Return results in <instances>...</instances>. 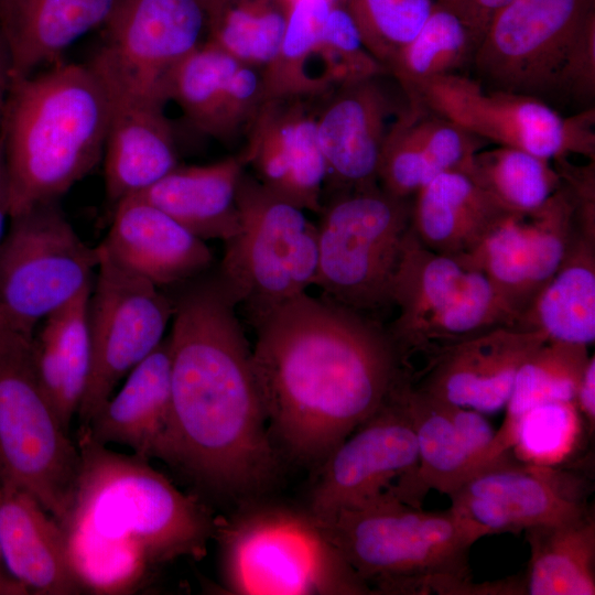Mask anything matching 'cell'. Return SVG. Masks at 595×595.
<instances>
[{"label": "cell", "mask_w": 595, "mask_h": 595, "mask_svg": "<svg viewBox=\"0 0 595 595\" xmlns=\"http://www.w3.org/2000/svg\"><path fill=\"white\" fill-rule=\"evenodd\" d=\"M252 368L275 447L303 465L376 413L409 375L377 318L306 292L256 326Z\"/></svg>", "instance_id": "6da1fadb"}, {"label": "cell", "mask_w": 595, "mask_h": 595, "mask_svg": "<svg viewBox=\"0 0 595 595\" xmlns=\"http://www.w3.org/2000/svg\"><path fill=\"white\" fill-rule=\"evenodd\" d=\"M172 300L171 403L156 458L212 494L251 499L275 480L280 457L236 305L216 277Z\"/></svg>", "instance_id": "7a4b0ae2"}, {"label": "cell", "mask_w": 595, "mask_h": 595, "mask_svg": "<svg viewBox=\"0 0 595 595\" xmlns=\"http://www.w3.org/2000/svg\"><path fill=\"white\" fill-rule=\"evenodd\" d=\"M80 472L62 526L74 570L95 593L134 587L156 565L206 553L217 519L148 459L108 448L78 428Z\"/></svg>", "instance_id": "3957f363"}, {"label": "cell", "mask_w": 595, "mask_h": 595, "mask_svg": "<svg viewBox=\"0 0 595 595\" xmlns=\"http://www.w3.org/2000/svg\"><path fill=\"white\" fill-rule=\"evenodd\" d=\"M110 116L89 64L58 62L12 80L0 126L9 218L57 201L96 167Z\"/></svg>", "instance_id": "277c9868"}, {"label": "cell", "mask_w": 595, "mask_h": 595, "mask_svg": "<svg viewBox=\"0 0 595 595\" xmlns=\"http://www.w3.org/2000/svg\"><path fill=\"white\" fill-rule=\"evenodd\" d=\"M317 521L372 594H495L469 567L472 545L488 533L451 507L424 511L388 494Z\"/></svg>", "instance_id": "5b68a950"}, {"label": "cell", "mask_w": 595, "mask_h": 595, "mask_svg": "<svg viewBox=\"0 0 595 595\" xmlns=\"http://www.w3.org/2000/svg\"><path fill=\"white\" fill-rule=\"evenodd\" d=\"M226 589L241 595H369L315 517L278 505L217 520Z\"/></svg>", "instance_id": "8992f818"}, {"label": "cell", "mask_w": 595, "mask_h": 595, "mask_svg": "<svg viewBox=\"0 0 595 595\" xmlns=\"http://www.w3.org/2000/svg\"><path fill=\"white\" fill-rule=\"evenodd\" d=\"M239 230L225 242L216 275L253 327L314 284L317 226L304 209L244 172L237 188Z\"/></svg>", "instance_id": "52a82bcc"}, {"label": "cell", "mask_w": 595, "mask_h": 595, "mask_svg": "<svg viewBox=\"0 0 595 595\" xmlns=\"http://www.w3.org/2000/svg\"><path fill=\"white\" fill-rule=\"evenodd\" d=\"M321 296L377 318L393 306L396 277L411 230V201L379 184L331 194L320 212Z\"/></svg>", "instance_id": "ba28073f"}, {"label": "cell", "mask_w": 595, "mask_h": 595, "mask_svg": "<svg viewBox=\"0 0 595 595\" xmlns=\"http://www.w3.org/2000/svg\"><path fill=\"white\" fill-rule=\"evenodd\" d=\"M30 340L0 329V488L28 491L63 526L82 458L40 386Z\"/></svg>", "instance_id": "9c48e42d"}, {"label": "cell", "mask_w": 595, "mask_h": 595, "mask_svg": "<svg viewBox=\"0 0 595 595\" xmlns=\"http://www.w3.org/2000/svg\"><path fill=\"white\" fill-rule=\"evenodd\" d=\"M398 315L387 328L404 367L445 347L504 325L517 311L478 270L461 257L434 252L410 230L396 277Z\"/></svg>", "instance_id": "30bf717a"}, {"label": "cell", "mask_w": 595, "mask_h": 595, "mask_svg": "<svg viewBox=\"0 0 595 595\" xmlns=\"http://www.w3.org/2000/svg\"><path fill=\"white\" fill-rule=\"evenodd\" d=\"M99 261L57 201L9 218L0 242V307L10 327L32 336L48 314L93 284Z\"/></svg>", "instance_id": "8fae6325"}, {"label": "cell", "mask_w": 595, "mask_h": 595, "mask_svg": "<svg viewBox=\"0 0 595 595\" xmlns=\"http://www.w3.org/2000/svg\"><path fill=\"white\" fill-rule=\"evenodd\" d=\"M402 90L407 99L496 145L548 161L571 154L595 160L594 107L563 117L541 98L486 88L461 74L418 82Z\"/></svg>", "instance_id": "7c38bea8"}, {"label": "cell", "mask_w": 595, "mask_h": 595, "mask_svg": "<svg viewBox=\"0 0 595 595\" xmlns=\"http://www.w3.org/2000/svg\"><path fill=\"white\" fill-rule=\"evenodd\" d=\"M102 29L88 64L111 101L166 104L167 76L203 43L207 14L201 0H121Z\"/></svg>", "instance_id": "4fadbf2b"}, {"label": "cell", "mask_w": 595, "mask_h": 595, "mask_svg": "<svg viewBox=\"0 0 595 595\" xmlns=\"http://www.w3.org/2000/svg\"><path fill=\"white\" fill-rule=\"evenodd\" d=\"M98 256L88 300L90 370L77 413L79 426L88 424L119 381L162 343L174 313L173 300L159 286Z\"/></svg>", "instance_id": "5bb4252c"}, {"label": "cell", "mask_w": 595, "mask_h": 595, "mask_svg": "<svg viewBox=\"0 0 595 595\" xmlns=\"http://www.w3.org/2000/svg\"><path fill=\"white\" fill-rule=\"evenodd\" d=\"M595 0H511L488 23L470 65L486 88L542 96Z\"/></svg>", "instance_id": "9a60e30c"}, {"label": "cell", "mask_w": 595, "mask_h": 595, "mask_svg": "<svg viewBox=\"0 0 595 595\" xmlns=\"http://www.w3.org/2000/svg\"><path fill=\"white\" fill-rule=\"evenodd\" d=\"M408 378L320 466L307 508L315 519L325 520L340 510L375 502L414 473L419 461L416 436L403 397Z\"/></svg>", "instance_id": "2e32d148"}, {"label": "cell", "mask_w": 595, "mask_h": 595, "mask_svg": "<svg viewBox=\"0 0 595 595\" xmlns=\"http://www.w3.org/2000/svg\"><path fill=\"white\" fill-rule=\"evenodd\" d=\"M582 232L576 197L563 182L541 208L506 213L461 258L480 271L519 316L558 271Z\"/></svg>", "instance_id": "e0dca14e"}, {"label": "cell", "mask_w": 595, "mask_h": 595, "mask_svg": "<svg viewBox=\"0 0 595 595\" xmlns=\"http://www.w3.org/2000/svg\"><path fill=\"white\" fill-rule=\"evenodd\" d=\"M589 484L563 465L508 458L469 477L448 495L451 508L488 534L581 518L591 511Z\"/></svg>", "instance_id": "ac0fdd59"}, {"label": "cell", "mask_w": 595, "mask_h": 595, "mask_svg": "<svg viewBox=\"0 0 595 595\" xmlns=\"http://www.w3.org/2000/svg\"><path fill=\"white\" fill-rule=\"evenodd\" d=\"M323 97L264 99L246 131L241 152L262 185L315 213L322 210L327 180L316 126Z\"/></svg>", "instance_id": "d6986e66"}, {"label": "cell", "mask_w": 595, "mask_h": 595, "mask_svg": "<svg viewBox=\"0 0 595 595\" xmlns=\"http://www.w3.org/2000/svg\"><path fill=\"white\" fill-rule=\"evenodd\" d=\"M547 340L536 331L498 326L436 353L411 380L445 403L494 413L505 408L524 360Z\"/></svg>", "instance_id": "ffe728a7"}, {"label": "cell", "mask_w": 595, "mask_h": 595, "mask_svg": "<svg viewBox=\"0 0 595 595\" xmlns=\"http://www.w3.org/2000/svg\"><path fill=\"white\" fill-rule=\"evenodd\" d=\"M165 94L194 129L228 142L264 100L262 72L205 41L171 71Z\"/></svg>", "instance_id": "44dd1931"}, {"label": "cell", "mask_w": 595, "mask_h": 595, "mask_svg": "<svg viewBox=\"0 0 595 595\" xmlns=\"http://www.w3.org/2000/svg\"><path fill=\"white\" fill-rule=\"evenodd\" d=\"M379 76L344 84L320 104L316 126L331 194L378 184L392 100ZM396 119V118H394Z\"/></svg>", "instance_id": "7402d4cb"}, {"label": "cell", "mask_w": 595, "mask_h": 595, "mask_svg": "<svg viewBox=\"0 0 595 595\" xmlns=\"http://www.w3.org/2000/svg\"><path fill=\"white\" fill-rule=\"evenodd\" d=\"M100 253L159 288L193 280L214 257L206 242L138 195L113 207Z\"/></svg>", "instance_id": "603a6c76"}, {"label": "cell", "mask_w": 595, "mask_h": 595, "mask_svg": "<svg viewBox=\"0 0 595 595\" xmlns=\"http://www.w3.org/2000/svg\"><path fill=\"white\" fill-rule=\"evenodd\" d=\"M0 549L7 570L29 594L87 591L72 565L63 527L28 491L0 488Z\"/></svg>", "instance_id": "cb8c5ba5"}, {"label": "cell", "mask_w": 595, "mask_h": 595, "mask_svg": "<svg viewBox=\"0 0 595 595\" xmlns=\"http://www.w3.org/2000/svg\"><path fill=\"white\" fill-rule=\"evenodd\" d=\"M121 0H0V33L12 80L61 62L88 32L104 28Z\"/></svg>", "instance_id": "d4e9b609"}, {"label": "cell", "mask_w": 595, "mask_h": 595, "mask_svg": "<svg viewBox=\"0 0 595 595\" xmlns=\"http://www.w3.org/2000/svg\"><path fill=\"white\" fill-rule=\"evenodd\" d=\"M165 104L111 101L104 150L105 188L110 204L136 195L178 165Z\"/></svg>", "instance_id": "484cf974"}, {"label": "cell", "mask_w": 595, "mask_h": 595, "mask_svg": "<svg viewBox=\"0 0 595 595\" xmlns=\"http://www.w3.org/2000/svg\"><path fill=\"white\" fill-rule=\"evenodd\" d=\"M171 403L170 345L162 343L127 376L84 428L102 445L129 447L144 459L156 457Z\"/></svg>", "instance_id": "4316f807"}, {"label": "cell", "mask_w": 595, "mask_h": 595, "mask_svg": "<svg viewBox=\"0 0 595 595\" xmlns=\"http://www.w3.org/2000/svg\"><path fill=\"white\" fill-rule=\"evenodd\" d=\"M411 202V230L428 249L463 257L507 210L467 172H443L422 186Z\"/></svg>", "instance_id": "83f0119b"}, {"label": "cell", "mask_w": 595, "mask_h": 595, "mask_svg": "<svg viewBox=\"0 0 595 595\" xmlns=\"http://www.w3.org/2000/svg\"><path fill=\"white\" fill-rule=\"evenodd\" d=\"M247 167L241 153L193 166H180L136 194L202 240H228L239 230L237 188Z\"/></svg>", "instance_id": "f1b7e54d"}, {"label": "cell", "mask_w": 595, "mask_h": 595, "mask_svg": "<svg viewBox=\"0 0 595 595\" xmlns=\"http://www.w3.org/2000/svg\"><path fill=\"white\" fill-rule=\"evenodd\" d=\"M91 285L41 321L30 340L40 386L67 432L90 370L87 312Z\"/></svg>", "instance_id": "f546056e"}, {"label": "cell", "mask_w": 595, "mask_h": 595, "mask_svg": "<svg viewBox=\"0 0 595 595\" xmlns=\"http://www.w3.org/2000/svg\"><path fill=\"white\" fill-rule=\"evenodd\" d=\"M516 325L547 340L589 346L595 340V234L582 232Z\"/></svg>", "instance_id": "4dcf8cb0"}, {"label": "cell", "mask_w": 595, "mask_h": 595, "mask_svg": "<svg viewBox=\"0 0 595 595\" xmlns=\"http://www.w3.org/2000/svg\"><path fill=\"white\" fill-rule=\"evenodd\" d=\"M403 397L416 436L419 461L414 473L396 485L391 494L411 507L421 508L431 489L448 496L478 468L442 401L416 389L410 378L404 381Z\"/></svg>", "instance_id": "1f68e13d"}, {"label": "cell", "mask_w": 595, "mask_h": 595, "mask_svg": "<svg viewBox=\"0 0 595 595\" xmlns=\"http://www.w3.org/2000/svg\"><path fill=\"white\" fill-rule=\"evenodd\" d=\"M530 558L524 576L529 595L595 594L594 512L524 530Z\"/></svg>", "instance_id": "d6a6232c"}, {"label": "cell", "mask_w": 595, "mask_h": 595, "mask_svg": "<svg viewBox=\"0 0 595 595\" xmlns=\"http://www.w3.org/2000/svg\"><path fill=\"white\" fill-rule=\"evenodd\" d=\"M589 356L586 345L545 340L524 360L505 405V419L495 432L493 462L511 455L512 432L526 411L545 402H574Z\"/></svg>", "instance_id": "836d02e7"}, {"label": "cell", "mask_w": 595, "mask_h": 595, "mask_svg": "<svg viewBox=\"0 0 595 595\" xmlns=\"http://www.w3.org/2000/svg\"><path fill=\"white\" fill-rule=\"evenodd\" d=\"M293 0H214L206 41L261 72L274 60Z\"/></svg>", "instance_id": "e575fe53"}, {"label": "cell", "mask_w": 595, "mask_h": 595, "mask_svg": "<svg viewBox=\"0 0 595 595\" xmlns=\"http://www.w3.org/2000/svg\"><path fill=\"white\" fill-rule=\"evenodd\" d=\"M335 0H293L274 60L262 71L264 99L323 97L327 93L318 43Z\"/></svg>", "instance_id": "d590c367"}, {"label": "cell", "mask_w": 595, "mask_h": 595, "mask_svg": "<svg viewBox=\"0 0 595 595\" xmlns=\"http://www.w3.org/2000/svg\"><path fill=\"white\" fill-rule=\"evenodd\" d=\"M464 171L513 213L541 208L563 185L551 161L504 145L480 149Z\"/></svg>", "instance_id": "8d00e7d4"}, {"label": "cell", "mask_w": 595, "mask_h": 595, "mask_svg": "<svg viewBox=\"0 0 595 595\" xmlns=\"http://www.w3.org/2000/svg\"><path fill=\"white\" fill-rule=\"evenodd\" d=\"M479 37L445 4L435 6L414 37L390 65L401 88L434 77L458 74L470 64Z\"/></svg>", "instance_id": "74e56055"}, {"label": "cell", "mask_w": 595, "mask_h": 595, "mask_svg": "<svg viewBox=\"0 0 595 595\" xmlns=\"http://www.w3.org/2000/svg\"><path fill=\"white\" fill-rule=\"evenodd\" d=\"M584 434L588 436L574 402H545L519 418L511 452L523 463L563 465L580 448Z\"/></svg>", "instance_id": "f35d334b"}, {"label": "cell", "mask_w": 595, "mask_h": 595, "mask_svg": "<svg viewBox=\"0 0 595 595\" xmlns=\"http://www.w3.org/2000/svg\"><path fill=\"white\" fill-rule=\"evenodd\" d=\"M435 0H344L368 52L387 69L431 14Z\"/></svg>", "instance_id": "ab89813d"}, {"label": "cell", "mask_w": 595, "mask_h": 595, "mask_svg": "<svg viewBox=\"0 0 595 595\" xmlns=\"http://www.w3.org/2000/svg\"><path fill=\"white\" fill-rule=\"evenodd\" d=\"M325 82L331 90L348 83L380 76L387 69L368 52L343 2L335 1L318 44Z\"/></svg>", "instance_id": "60d3db41"}, {"label": "cell", "mask_w": 595, "mask_h": 595, "mask_svg": "<svg viewBox=\"0 0 595 595\" xmlns=\"http://www.w3.org/2000/svg\"><path fill=\"white\" fill-rule=\"evenodd\" d=\"M553 91L573 101L594 107L595 98V10L584 20L556 73Z\"/></svg>", "instance_id": "b9f144b4"}, {"label": "cell", "mask_w": 595, "mask_h": 595, "mask_svg": "<svg viewBox=\"0 0 595 595\" xmlns=\"http://www.w3.org/2000/svg\"><path fill=\"white\" fill-rule=\"evenodd\" d=\"M510 1L511 0H448L443 2V4L459 15L474 30L480 41L495 13Z\"/></svg>", "instance_id": "7bdbcfd3"}, {"label": "cell", "mask_w": 595, "mask_h": 595, "mask_svg": "<svg viewBox=\"0 0 595 595\" xmlns=\"http://www.w3.org/2000/svg\"><path fill=\"white\" fill-rule=\"evenodd\" d=\"M574 403L583 419L588 436L595 430V357L589 356L581 377Z\"/></svg>", "instance_id": "ee69618b"}, {"label": "cell", "mask_w": 595, "mask_h": 595, "mask_svg": "<svg viewBox=\"0 0 595 595\" xmlns=\"http://www.w3.org/2000/svg\"><path fill=\"white\" fill-rule=\"evenodd\" d=\"M8 219H9L8 187H7L4 158H3V144H2V137L0 133V242L7 231Z\"/></svg>", "instance_id": "f6af8a7d"}, {"label": "cell", "mask_w": 595, "mask_h": 595, "mask_svg": "<svg viewBox=\"0 0 595 595\" xmlns=\"http://www.w3.org/2000/svg\"><path fill=\"white\" fill-rule=\"evenodd\" d=\"M28 589L7 570L0 549V595H28Z\"/></svg>", "instance_id": "bcb514c9"}, {"label": "cell", "mask_w": 595, "mask_h": 595, "mask_svg": "<svg viewBox=\"0 0 595 595\" xmlns=\"http://www.w3.org/2000/svg\"><path fill=\"white\" fill-rule=\"evenodd\" d=\"M8 326H10V325L8 324V321H7L2 310L0 307V329H2L4 327H8Z\"/></svg>", "instance_id": "7dc6e473"}, {"label": "cell", "mask_w": 595, "mask_h": 595, "mask_svg": "<svg viewBox=\"0 0 595 595\" xmlns=\"http://www.w3.org/2000/svg\"><path fill=\"white\" fill-rule=\"evenodd\" d=\"M4 105H6V101L0 102V126H1V120H2V116H3Z\"/></svg>", "instance_id": "c3c4849f"}, {"label": "cell", "mask_w": 595, "mask_h": 595, "mask_svg": "<svg viewBox=\"0 0 595 595\" xmlns=\"http://www.w3.org/2000/svg\"><path fill=\"white\" fill-rule=\"evenodd\" d=\"M213 1H214V0H202V2H203V4H204L205 9H206V7H207L210 2H213Z\"/></svg>", "instance_id": "681fc988"}, {"label": "cell", "mask_w": 595, "mask_h": 595, "mask_svg": "<svg viewBox=\"0 0 595 595\" xmlns=\"http://www.w3.org/2000/svg\"><path fill=\"white\" fill-rule=\"evenodd\" d=\"M435 1H436V2L443 3V2H446V1H448V0H435Z\"/></svg>", "instance_id": "f907efd6"}]
</instances>
